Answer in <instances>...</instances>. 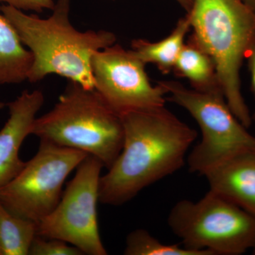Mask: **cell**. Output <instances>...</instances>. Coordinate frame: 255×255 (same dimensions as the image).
<instances>
[{
    "instance_id": "obj_21",
    "label": "cell",
    "mask_w": 255,
    "mask_h": 255,
    "mask_svg": "<svg viewBox=\"0 0 255 255\" xmlns=\"http://www.w3.org/2000/svg\"><path fill=\"white\" fill-rule=\"evenodd\" d=\"M243 1L255 13V0H243Z\"/></svg>"
},
{
    "instance_id": "obj_10",
    "label": "cell",
    "mask_w": 255,
    "mask_h": 255,
    "mask_svg": "<svg viewBox=\"0 0 255 255\" xmlns=\"http://www.w3.org/2000/svg\"><path fill=\"white\" fill-rule=\"evenodd\" d=\"M44 101L41 90H25L16 100L3 105L9 111V118L0 130V190L17 176L26 164L19 157L20 147L31 135Z\"/></svg>"
},
{
    "instance_id": "obj_9",
    "label": "cell",
    "mask_w": 255,
    "mask_h": 255,
    "mask_svg": "<svg viewBox=\"0 0 255 255\" xmlns=\"http://www.w3.org/2000/svg\"><path fill=\"white\" fill-rule=\"evenodd\" d=\"M145 65L133 50L118 43L92 55L95 89L119 115L165 106L167 90L151 85Z\"/></svg>"
},
{
    "instance_id": "obj_20",
    "label": "cell",
    "mask_w": 255,
    "mask_h": 255,
    "mask_svg": "<svg viewBox=\"0 0 255 255\" xmlns=\"http://www.w3.org/2000/svg\"><path fill=\"white\" fill-rule=\"evenodd\" d=\"M175 1H177L180 6L184 8L187 13L190 11L191 6H192L193 0H175Z\"/></svg>"
},
{
    "instance_id": "obj_19",
    "label": "cell",
    "mask_w": 255,
    "mask_h": 255,
    "mask_svg": "<svg viewBox=\"0 0 255 255\" xmlns=\"http://www.w3.org/2000/svg\"><path fill=\"white\" fill-rule=\"evenodd\" d=\"M246 59L248 61V65L251 73L252 89L255 96V42L248 51Z\"/></svg>"
},
{
    "instance_id": "obj_14",
    "label": "cell",
    "mask_w": 255,
    "mask_h": 255,
    "mask_svg": "<svg viewBox=\"0 0 255 255\" xmlns=\"http://www.w3.org/2000/svg\"><path fill=\"white\" fill-rule=\"evenodd\" d=\"M190 29V19L187 14L179 19L168 36L157 42L133 40L131 50L145 64H154L162 73H169L173 70L179 53L185 43L186 36Z\"/></svg>"
},
{
    "instance_id": "obj_6",
    "label": "cell",
    "mask_w": 255,
    "mask_h": 255,
    "mask_svg": "<svg viewBox=\"0 0 255 255\" xmlns=\"http://www.w3.org/2000/svg\"><path fill=\"white\" fill-rule=\"evenodd\" d=\"M167 223L188 249L240 255L255 248V217L211 189L200 200L176 203Z\"/></svg>"
},
{
    "instance_id": "obj_4",
    "label": "cell",
    "mask_w": 255,
    "mask_h": 255,
    "mask_svg": "<svg viewBox=\"0 0 255 255\" xmlns=\"http://www.w3.org/2000/svg\"><path fill=\"white\" fill-rule=\"evenodd\" d=\"M31 135L86 152L110 169L123 147L121 116L95 89L70 81L53 109L37 117Z\"/></svg>"
},
{
    "instance_id": "obj_15",
    "label": "cell",
    "mask_w": 255,
    "mask_h": 255,
    "mask_svg": "<svg viewBox=\"0 0 255 255\" xmlns=\"http://www.w3.org/2000/svg\"><path fill=\"white\" fill-rule=\"evenodd\" d=\"M37 223L10 212L0 202V255H28Z\"/></svg>"
},
{
    "instance_id": "obj_11",
    "label": "cell",
    "mask_w": 255,
    "mask_h": 255,
    "mask_svg": "<svg viewBox=\"0 0 255 255\" xmlns=\"http://www.w3.org/2000/svg\"><path fill=\"white\" fill-rule=\"evenodd\" d=\"M204 176L211 190L255 217V154L238 156Z\"/></svg>"
},
{
    "instance_id": "obj_17",
    "label": "cell",
    "mask_w": 255,
    "mask_h": 255,
    "mask_svg": "<svg viewBox=\"0 0 255 255\" xmlns=\"http://www.w3.org/2000/svg\"><path fill=\"white\" fill-rule=\"evenodd\" d=\"M82 252L66 242L36 236L28 255H82Z\"/></svg>"
},
{
    "instance_id": "obj_7",
    "label": "cell",
    "mask_w": 255,
    "mask_h": 255,
    "mask_svg": "<svg viewBox=\"0 0 255 255\" xmlns=\"http://www.w3.org/2000/svg\"><path fill=\"white\" fill-rule=\"evenodd\" d=\"M87 155L40 140L36 155L0 190V202L13 214L38 223L58 205L65 179Z\"/></svg>"
},
{
    "instance_id": "obj_3",
    "label": "cell",
    "mask_w": 255,
    "mask_h": 255,
    "mask_svg": "<svg viewBox=\"0 0 255 255\" xmlns=\"http://www.w3.org/2000/svg\"><path fill=\"white\" fill-rule=\"evenodd\" d=\"M190 36L212 58L225 99L248 128L252 117L241 91L243 60L255 42V13L243 0H193Z\"/></svg>"
},
{
    "instance_id": "obj_8",
    "label": "cell",
    "mask_w": 255,
    "mask_h": 255,
    "mask_svg": "<svg viewBox=\"0 0 255 255\" xmlns=\"http://www.w3.org/2000/svg\"><path fill=\"white\" fill-rule=\"evenodd\" d=\"M105 167L91 155L80 163L55 209L37 223V236L76 247L85 255H107L99 232L97 202Z\"/></svg>"
},
{
    "instance_id": "obj_12",
    "label": "cell",
    "mask_w": 255,
    "mask_h": 255,
    "mask_svg": "<svg viewBox=\"0 0 255 255\" xmlns=\"http://www.w3.org/2000/svg\"><path fill=\"white\" fill-rule=\"evenodd\" d=\"M32 63L31 52L21 43L12 25L0 13V86L27 80Z\"/></svg>"
},
{
    "instance_id": "obj_22",
    "label": "cell",
    "mask_w": 255,
    "mask_h": 255,
    "mask_svg": "<svg viewBox=\"0 0 255 255\" xmlns=\"http://www.w3.org/2000/svg\"><path fill=\"white\" fill-rule=\"evenodd\" d=\"M253 254L255 255V248L253 250Z\"/></svg>"
},
{
    "instance_id": "obj_2",
    "label": "cell",
    "mask_w": 255,
    "mask_h": 255,
    "mask_svg": "<svg viewBox=\"0 0 255 255\" xmlns=\"http://www.w3.org/2000/svg\"><path fill=\"white\" fill-rule=\"evenodd\" d=\"M70 4L71 0H57L53 14L47 18L0 5V13L12 25L33 56L28 82L36 83L48 75H58L95 89L92 55L116 43L117 36L107 30L78 31L70 22Z\"/></svg>"
},
{
    "instance_id": "obj_1",
    "label": "cell",
    "mask_w": 255,
    "mask_h": 255,
    "mask_svg": "<svg viewBox=\"0 0 255 255\" xmlns=\"http://www.w3.org/2000/svg\"><path fill=\"white\" fill-rule=\"evenodd\" d=\"M122 151L108 172L101 176L99 199L121 206L142 189L182 168L197 132L165 106L121 115Z\"/></svg>"
},
{
    "instance_id": "obj_13",
    "label": "cell",
    "mask_w": 255,
    "mask_h": 255,
    "mask_svg": "<svg viewBox=\"0 0 255 255\" xmlns=\"http://www.w3.org/2000/svg\"><path fill=\"white\" fill-rule=\"evenodd\" d=\"M173 70L178 76L187 79L194 90L222 91L212 58L191 37L183 46Z\"/></svg>"
},
{
    "instance_id": "obj_16",
    "label": "cell",
    "mask_w": 255,
    "mask_h": 255,
    "mask_svg": "<svg viewBox=\"0 0 255 255\" xmlns=\"http://www.w3.org/2000/svg\"><path fill=\"white\" fill-rule=\"evenodd\" d=\"M126 255H214L209 251H197L178 245H165L148 231L137 229L127 238Z\"/></svg>"
},
{
    "instance_id": "obj_5",
    "label": "cell",
    "mask_w": 255,
    "mask_h": 255,
    "mask_svg": "<svg viewBox=\"0 0 255 255\" xmlns=\"http://www.w3.org/2000/svg\"><path fill=\"white\" fill-rule=\"evenodd\" d=\"M157 83L167 90L168 100L187 110L200 127L201 140L187 159L190 172L204 176L238 156L255 154V136L233 114L222 91H198L173 80Z\"/></svg>"
},
{
    "instance_id": "obj_18",
    "label": "cell",
    "mask_w": 255,
    "mask_h": 255,
    "mask_svg": "<svg viewBox=\"0 0 255 255\" xmlns=\"http://www.w3.org/2000/svg\"><path fill=\"white\" fill-rule=\"evenodd\" d=\"M0 3L9 5L21 11L43 12L44 9L53 10L55 3L53 0H0Z\"/></svg>"
}]
</instances>
